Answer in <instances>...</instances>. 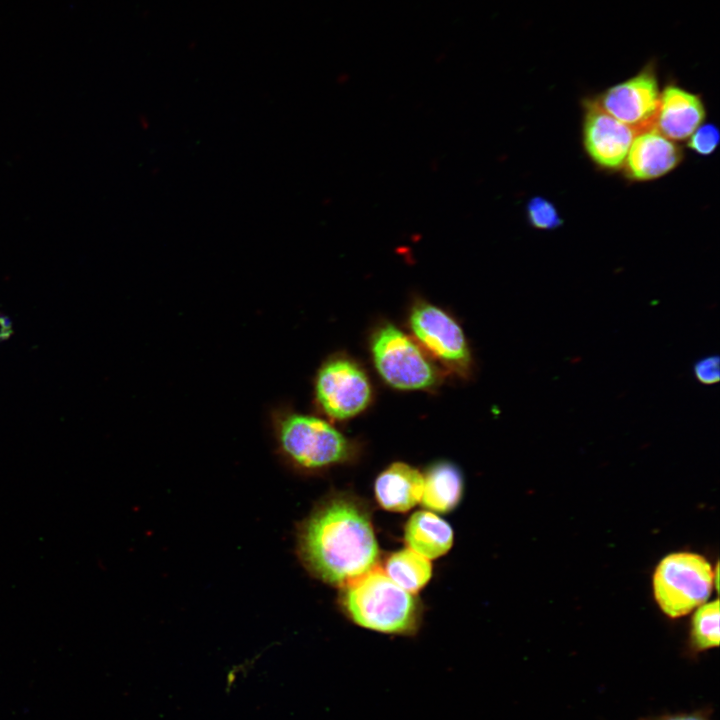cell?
Here are the masks:
<instances>
[{
    "mask_svg": "<svg viewBox=\"0 0 720 720\" xmlns=\"http://www.w3.org/2000/svg\"><path fill=\"white\" fill-rule=\"evenodd\" d=\"M298 543L306 568L342 587L375 567L379 555L368 506L346 493L329 497L313 511Z\"/></svg>",
    "mask_w": 720,
    "mask_h": 720,
    "instance_id": "1",
    "label": "cell"
},
{
    "mask_svg": "<svg viewBox=\"0 0 720 720\" xmlns=\"http://www.w3.org/2000/svg\"><path fill=\"white\" fill-rule=\"evenodd\" d=\"M341 603L355 624L369 630L411 635L420 624L415 596L376 566L343 586Z\"/></svg>",
    "mask_w": 720,
    "mask_h": 720,
    "instance_id": "2",
    "label": "cell"
},
{
    "mask_svg": "<svg viewBox=\"0 0 720 720\" xmlns=\"http://www.w3.org/2000/svg\"><path fill=\"white\" fill-rule=\"evenodd\" d=\"M272 423L281 453L301 470H324L355 456L354 443L323 418L278 409Z\"/></svg>",
    "mask_w": 720,
    "mask_h": 720,
    "instance_id": "3",
    "label": "cell"
},
{
    "mask_svg": "<svg viewBox=\"0 0 720 720\" xmlns=\"http://www.w3.org/2000/svg\"><path fill=\"white\" fill-rule=\"evenodd\" d=\"M371 353L380 377L398 390H426L440 381L437 367L422 348L391 323L371 337Z\"/></svg>",
    "mask_w": 720,
    "mask_h": 720,
    "instance_id": "4",
    "label": "cell"
},
{
    "mask_svg": "<svg viewBox=\"0 0 720 720\" xmlns=\"http://www.w3.org/2000/svg\"><path fill=\"white\" fill-rule=\"evenodd\" d=\"M713 578L711 565L701 555L690 552L669 554L654 572L656 602L667 616L682 617L709 598Z\"/></svg>",
    "mask_w": 720,
    "mask_h": 720,
    "instance_id": "5",
    "label": "cell"
},
{
    "mask_svg": "<svg viewBox=\"0 0 720 720\" xmlns=\"http://www.w3.org/2000/svg\"><path fill=\"white\" fill-rule=\"evenodd\" d=\"M314 395L325 415L344 420L367 408L372 388L365 371L355 361L337 356L325 361L318 370Z\"/></svg>",
    "mask_w": 720,
    "mask_h": 720,
    "instance_id": "6",
    "label": "cell"
},
{
    "mask_svg": "<svg viewBox=\"0 0 720 720\" xmlns=\"http://www.w3.org/2000/svg\"><path fill=\"white\" fill-rule=\"evenodd\" d=\"M409 326L422 347L453 372L465 376L471 354L464 332L443 309L425 300L416 301L409 312Z\"/></svg>",
    "mask_w": 720,
    "mask_h": 720,
    "instance_id": "7",
    "label": "cell"
},
{
    "mask_svg": "<svg viewBox=\"0 0 720 720\" xmlns=\"http://www.w3.org/2000/svg\"><path fill=\"white\" fill-rule=\"evenodd\" d=\"M596 101L637 134L654 128L660 91L653 66L647 65L635 76L608 88Z\"/></svg>",
    "mask_w": 720,
    "mask_h": 720,
    "instance_id": "8",
    "label": "cell"
},
{
    "mask_svg": "<svg viewBox=\"0 0 720 720\" xmlns=\"http://www.w3.org/2000/svg\"><path fill=\"white\" fill-rule=\"evenodd\" d=\"M583 144L599 167L618 169L626 159L637 132L606 112L596 99L585 100Z\"/></svg>",
    "mask_w": 720,
    "mask_h": 720,
    "instance_id": "9",
    "label": "cell"
},
{
    "mask_svg": "<svg viewBox=\"0 0 720 720\" xmlns=\"http://www.w3.org/2000/svg\"><path fill=\"white\" fill-rule=\"evenodd\" d=\"M682 158L681 147L652 128L634 137L624 163L631 179L648 181L672 171Z\"/></svg>",
    "mask_w": 720,
    "mask_h": 720,
    "instance_id": "10",
    "label": "cell"
},
{
    "mask_svg": "<svg viewBox=\"0 0 720 720\" xmlns=\"http://www.w3.org/2000/svg\"><path fill=\"white\" fill-rule=\"evenodd\" d=\"M705 115V106L698 95L669 85L660 94L654 128L673 141L684 140L702 124Z\"/></svg>",
    "mask_w": 720,
    "mask_h": 720,
    "instance_id": "11",
    "label": "cell"
},
{
    "mask_svg": "<svg viewBox=\"0 0 720 720\" xmlns=\"http://www.w3.org/2000/svg\"><path fill=\"white\" fill-rule=\"evenodd\" d=\"M423 474L403 462L384 469L376 478L374 493L378 504L391 512H406L421 500Z\"/></svg>",
    "mask_w": 720,
    "mask_h": 720,
    "instance_id": "12",
    "label": "cell"
},
{
    "mask_svg": "<svg viewBox=\"0 0 720 720\" xmlns=\"http://www.w3.org/2000/svg\"><path fill=\"white\" fill-rule=\"evenodd\" d=\"M408 548L431 560L446 554L453 545L451 526L431 511L411 515L405 526Z\"/></svg>",
    "mask_w": 720,
    "mask_h": 720,
    "instance_id": "13",
    "label": "cell"
},
{
    "mask_svg": "<svg viewBox=\"0 0 720 720\" xmlns=\"http://www.w3.org/2000/svg\"><path fill=\"white\" fill-rule=\"evenodd\" d=\"M421 504L438 513L452 511L460 502L464 481L459 468L448 461L431 465L423 475Z\"/></svg>",
    "mask_w": 720,
    "mask_h": 720,
    "instance_id": "14",
    "label": "cell"
},
{
    "mask_svg": "<svg viewBox=\"0 0 720 720\" xmlns=\"http://www.w3.org/2000/svg\"><path fill=\"white\" fill-rule=\"evenodd\" d=\"M384 572L396 585L415 594L429 582L432 565L429 559L405 548L389 556Z\"/></svg>",
    "mask_w": 720,
    "mask_h": 720,
    "instance_id": "15",
    "label": "cell"
},
{
    "mask_svg": "<svg viewBox=\"0 0 720 720\" xmlns=\"http://www.w3.org/2000/svg\"><path fill=\"white\" fill-rule=\"evenodd\" d=\"M692 636L700 649L717 647L719 644V601L700 606L692 619Z\"/></svg>",
    "mask_w": 720,
    "mask_h": 720,
    "instance_id": "16",
    "label": "cell"
},
{
    "mask_svg": "<svg viewBox=\"0 0 720 720\" xmlns=\"http://www.w3.org/2000/svg\"><path fill=\"white\" fill-rule=\"evenodd\" d=\"M528 222L540 230H554L563 224L555 205L540 196L531 198L526 207Z\"/></svg>",
    "mask_w": 720,
    "mask_h": 720,
    "instance_id": "17",
    "label": "cell"
},
{
    "mask_svg": "<svg viewBox=\"0 0 720 720\" xmlns=\"http://www.w3.org/2000/svg\"><path fill=\"white\" fill-rule=\"evenodd\" d=\"M720 142V132L711 123L700 125L690 136L688 147L702 156L712 154Z\"/></svg>",
    "mask_w": 720,
    "mask_h": 720,
    "instance_id": "18",
    "label": "cell"
},
{
    "mask_svg": "<svg viewBox=\"0 0 720 720\" xmlns=\"http://www.w3.org/2000/svg\"><path fill=\"white\" fill-rule=\"evenodd\" d=\"M697 380L703 384H714L719 380V358L709 356L699 360L694 366Z\"/></svg>",
    "mask_w": 720,
    "mask_h": 720,
    "instance_id": "19",
    "label": "cell"
},
{
    "mask_svg": "<svg viewBox=\"0 0 720 720\" xmlns=\"http://www.w3.org/2000/svg\"><path fill=\"white\" fill-rule=\"evenodd\" d=\"M668 720H703V719L696 717V716H675Z\"/></svg>",
    "mask_w": 720,
    "mask_h": 720,
    "instance_id": "20",
    "label": "cell"
}]
</instances>
